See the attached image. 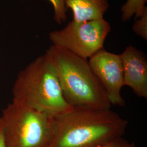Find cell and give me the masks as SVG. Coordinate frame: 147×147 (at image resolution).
<instances>
[{
	"label": "cell",
	"mask_w": 147,
	"mask_h": 147,
	"mask_svg": "<svg viewBox=\"0 0 147 147\" xmlns=\"http://www.w3.org/2000/svg\"><path fill=\"white\" fill-rule=\"evenodd\" d=\"M128 122L111 109L73 107L55 117L50 147H101L123 138Z\"/></svg>",
	"instance_id": "1"
},
{
	"label": "cell",
	"mask_w": 147,
	"mask_h": 147,
	"mask_svg": "<svg viewBox=\"0 0 147 147\" xmlns=\"http://www.w3.org/2000/svg\"><path fill=\"white\" fill-rule=\"evenodd\" d=\"M12 93L13 101L54 117L73 108L64 98L56 69L47 51L19 73Z\"/></svg>",
	"instance_id": "2"
},
{
	"label": "cell",
	"mask_w": 147,
	"mask_h": 147,
	"mask_svg": "<svg viewBox=\"0 0 147 147\" xmlns=\"http://www.w3.org/2000/svg\"><path fill=\"white\" fill-rule=\"evenodd\" d=\"M56 69L64 98L72 107L111 109V104L88 59L51 46L47 51Z\"/></svg>",
	"instance_id": "3"
},
{
	"label": "cell",
	"mask_w": 147,
	"mask_h": 147,
	"mask_svg": "<svg viewBox=\"0 0 147 147\" xmlns=\"http://www.w3.org/2000/svg\"><path fill=\"white\" fill-rule=\"evenodd\" d=\"M7 147H50L55 117L12 102L0 117Z\"/></svg>",
	"instance_id": "4"
},
{
	"label": "cell",
	"mask_w": 147,
	"mask_h": 147,
	"mask_svg": "<svg viewBox=\"0 0 147 147\" xmlns=\"http://www.w3.org/2000/svg\"><path fill=\"white\" fill-rule=\"evenodd\" d=\"M110 31V24L103 18L81 22L73 20L63 29L51 32L50 39L53 45L88 59L104 48Z\"/></svg>",
	"instance_id": "5"
},
{
	"label": "cell",
	"mask_w": 147,
	"mask_h": 147,
	"mask_svg": "<svg viewBox=\"0 0 147 147\" xmlns=\"http://www.w3.org/2000/svg\"><path fill=\"white\" fill-rule=\"evenodd\" d=\"M88 61L111 105L125 106V100L121 95V89L124 84L120 55L103 48L91 56Z\"/></svg>",
	"instance_id": "6"
},
{
	"label": "cell",
	"mask_w": 147,
	"mask_h": 147,
	"mask_svg": "<svg viewBox=\"0 0 147 147\" xmlns=\"http://www.w3.org/2000/svg\"><path fill=\"white\" fill-rule=\"evenodd\" d=\"M123 65L124 84L139 98H147V61L144 54L130 45L119 55Z\"/></svg>",
	"instance_id": "7"
},
{
	"label": "cell",
	"mask_w": 147,
	"mask_h": 147,
	"mask_svg": "<svg viewBox=\"0 0 147 147\" xmlns=\"http://www.w3.org/2000/svg\"><path fill=\"white\" fill-rule=\"evenodd\" d=\"M67 8L73 13V20L90 21L102 19L109 7L107 0H65Z\"/></svg>",
	"instance_id": "8"
},
{
	"label": "cell",
	"mask_w": 147,
	"mask_h": 147,
	"mask_svg": "<svg viewBox=\"0 0 147 147\" xmlns=\"http://www.w3.org/2000/svg\"><path fill=\"white\" fill-rule=\"evenodd\" d=\"M147 0H127L121 9L122 15L121 19L123 21L129 20L132 16L135 19L142 16L147 7L145 4Z\"/></svg>",
	"instance_id": "9"
},
{
	"label": "cell",
	"mask_w": 147,
	"mask_h": 147,
	"mask_svg": "<svg viewBox=\"0 0 147 147\" xmlns=\"http://www.w3.org/2000/svg\"><path fill=\"white\" fill-rule=\"evenodd\" d=\"M52 4L54 9V19L59 24L66 21L67 8L65 5V0H48Z\"/></svg>",
	"instance_id": "10"
},
{
	"label": "cell",
	"mask_w": 147,
	"mask_h": 147,
	"mask_svg": "<svg viewBox=\"0 0 147 147\" xmlns=\"http://www.w3.org/2000/svg\"><path fill=\"white\" fill-rule=\"evenodd\" d=\"M132 27L133 31L144 40L147 39V9H145L142 16L137 18Z\"/></svg>",
	"instance_id": "11"
},
{
	"label": "cell",
	"mask_w": 147,
	"mask_h": 147,
	"mask_svg": "<svg viewBox=\"0 0 147 147\" xmlns=\"http://www.w3.org/2000/svg\"><path fill=\"white\" fill-rule=\"evenodd\" d=\"M101 147H137L136 146L131 142H129L124 138H121L116 142H113L108 145Z\"/></svg>",
	"instance_id": "12"
},
{
	"label": "cell",
	"mask_w": 147,
	"mask_h": 147,
	"mask_svg": "<svg viewBox=\"0 0 147 147\" xmlns=\"http://www.w3.org/2000/svg\"><path fill=\"white\" fill-rule=\"evenodd\" d=\"M0 147H7L3 136L2 121L0 118Z\"/></svg>",
	"instance_id": "13"
}]
</instances>
